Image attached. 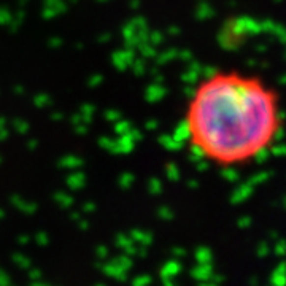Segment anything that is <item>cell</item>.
Returning a JSON list of instances; mask_svg holds the SVG:
<instances>
[{
	"mask_svg": "<svg viewBox=\"0 0 286 286\" xmlns=\"http://www.w3.org/2000/svg\"><path fill=\"white\" fill-rule=\"evenodd\" d=\"M183 124L200 158L220 167L245 166L282 135V97L257 75L220 69L196 85Z\"/></svg>",
	"mask_w": 286,
	"mask_h": 286,
	"instance_id": "6da1fadb",
	"label": "cell"
}]
</instances>
